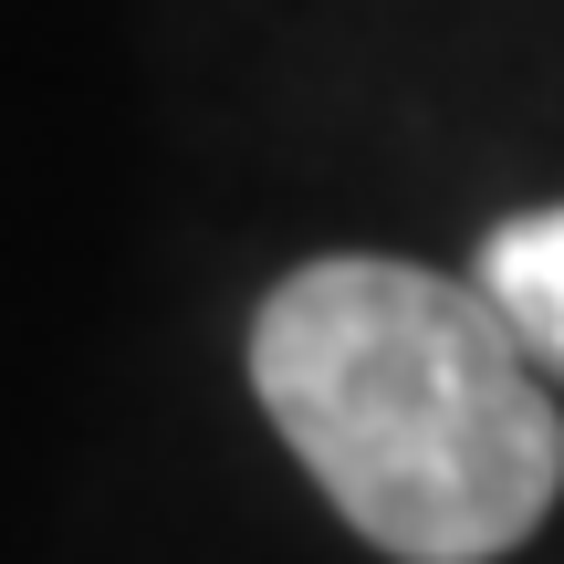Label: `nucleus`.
<instances>
[{"label":"nucleus","mask_w":564,"mask_h":564,"mask_svg":"<svg viewBox=\"0 0 564 564\" xmlns=\"http://www.w3.org/2000/svg\"><path fill=\"white\" fill-rule=\"evenodd\" d=\"M251 387L314 491L398 564H491L564 491V419L481 282L303 262L251 314Z\"/></svg>","instance_id":"obj_1"},{"label":"nucleus","mask_w":564,"mask_h":564,"mask_svg":"<svg viewBox=\"0 0 564 564\" xmlns=\"http://www.w3.org/2000/svg\"><path fill=\"white\" fill-rule=\"evenodd\" d=\"M481 282L491 303H502V324L533 345V366L564 377V209H523V220H502L481 241Z\"/></svg>","instance_id":"obj_2"}]
</instances>
